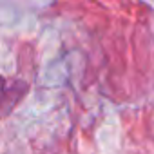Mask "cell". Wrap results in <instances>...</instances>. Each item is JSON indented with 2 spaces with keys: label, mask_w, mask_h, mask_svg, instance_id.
<instances>
[{
  "label": "cell",
  "mask_w": 154,
  "mask_h": 154,
  "mask_svg": "<svg viewBox=\"0 0 154 154\" xmlns=\"http://www.w3.org/2000/svg\"><path fill=\"white\" fill-rule=\"evenodd\" d=\"M29 93V84L24 80H8L0 74V120L6 118Z\"/></svg>",
  "instance_id": "obj_1"
}]
</instances>
